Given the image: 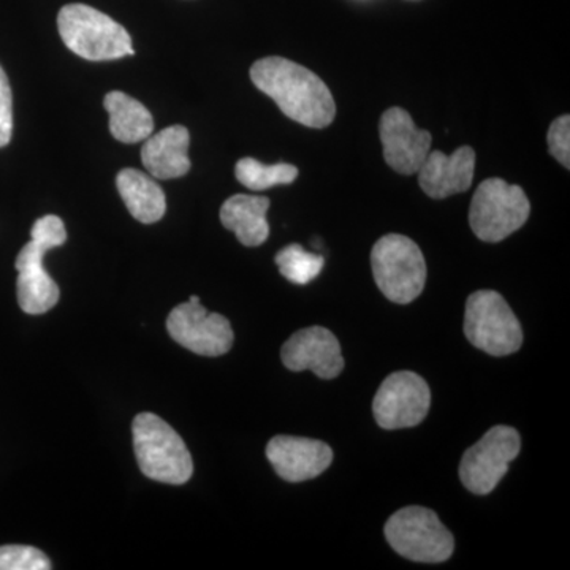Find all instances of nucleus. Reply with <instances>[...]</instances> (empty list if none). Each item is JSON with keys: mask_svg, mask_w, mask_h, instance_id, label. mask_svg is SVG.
I'll return each instance as SVG.
<instances>
[{"mask_svg": "<svg viewBox=\"0 0 570 570\" xmlns=\"http://www.w3.org/2000/svg\"><path fill=\"white\" fill-rule=\"evenodd\" d=\"M530 213V200L520 186L491 178L480 183L472 197L469 224L482 242L499 243L520 230Z\"/></svg>", "mask_w": 570, "mask_h": 570, "instance_id": "423d86ee", "label": "nucleus"}, {"mask_svg": "<svg viewBox=\"0 0 570 570\" xmlns=\"http://www.w3.org/2000/svg\"><path fill=\"white\" fill-rule=\"evenodd\" d=\"M266 459L285 482L316 479L333 461V450L316 439L276 436L266 445Z\"/></svg>", "mask_w": 570, "mask_h": 570, "instance_id": "4468645a", "label": "nucleus"}, {"mask_svg": "<svg viewBox=\"0 0 570 570\" xmlns=\"http://www.w3.org/2000/svg\"><path fill=\"white\" fill-rule=\"evenodd\" d=\"M284 366L302 373L313 371L321 379H335L344 370V356L340 341L324 326L299 330L281 351Z\"/></svg>", "mask_w": 570, "mask_h": 570, "instance_id": "ddd939ff", "label": "nucleus"}, {"mask_svg": "<svg viewBox=\"0 0 570 570\" xmlns=\"http://www.w3.org/2000/svg\"><path fill=\"white\" fill-rule=\"evenodd\" d=\"M371 266L382 294L397 305L414 302L425 288V257L407 236H382L371 250Z\"/></svg>", "mask_w": 570, "mask_h": 570, "instance_id": "39448f33", "label": "nucleus"}, {"mask_svg": "<svg viewBox=\"0 0 570 570\" xmlns=\"http://www.w3.org/2000/svg\"><path fill=\"white\" fill-rule=\"evenodd\" d=\"M475 151L471 146H461L455 153L433 151L428 154L419 170V184L428 197L448 198L466 193L474 181Z\"/></svg>", "mask_w": 570, "mask_h": 570, "instance_id": "2eb2a0df", "label": "nucleus"}, {"mask_svg": "<svg viewBox=\"0 0 570 570\" xmlns=\"http://www.w3.org/2000/svg\"><path fill=\"white\" fill-rule=\"evenodd\" d=\"M51 562L39 549L28 546L0 547V570H48Z\"/></svg>", "mask_w": 570, "mask_h": 570, "instance_id": "4be33fe9", "label": "nucleus"}, {"mask_svg": "<svg viewBox=\"0 0 570 570\" xmlns=\"http://www.w3.org/2000/svg\"><path fill=\"white\" fill-rule=\"evenodd\" d=\"M384 159L401 175L419 174L431 149V134L419 129L403 108H389L379 124Z\"/></svg>", "mask_w": 570, "mask_h": 570, "instance_id": "f8f14e48", "label": "nucleus"}, {"mask_svg": "<svg viewBox=\"0 0 570 570\" xmlns=\"http://www.w3.org/2000/svg\"><path fill=\"white\" fill-rule=\"evenodd\" d=\"M190 135L184 126H171L146 138L141 148V163L156 179L181 178L190 170L187 157Z\"/></svg>", "mask_w": 570, "mask_h": 570, "instance_id": "dca6fc26", "label": "nucleus"}, {"mask_svg": "<svg viewBox=\"0 0 570 570\" xmlns=\"http://www.w3.org/2000/svg\"><path fill=\"white\" fill-rule=\"evenodd\" d=\"M431 406V392L425 379L412 371L390 374L373 401L374 419L384 430L417 426Z\"/></svg>", "mask_w": 570, "mask_h": 570, "instance_id": "9b49d317", "label": "nucleus"}, {"mask_svg": "<svg viewBox=\"0 0 570 570\" xmlns=\"http://www.w3.org/2000/svg\"><path fill=\"white\" fill-rule=\"evenodd\" d=\"M116 187L138 223L154 224L163 219L167 200L163 187L148 175L135 168H124L116 176Z\"/></svg>", "mask_w": 570, "mask_h": 570, "instance_id": "a211bd4d", "label": "nucleus"}, {"mask_svg": "<svg viewBox=\"0 0 570 570\" xmlns=\"http://www.w3.org/2000/svg\"><path fill=\"white\" fill-rule=\"evenodd\" d=\"M250 80L258 91L275 100L292 121L324 129L336 116L328 86L314 71L279 56L261 59L250 67Z\"/></svg>", "mask_w": 570, "mask_h": 570, "instance_id": "f257e3e1", "label": "nucleus"}, {"mask_svg": "<svg viewBox=\"0 0 570 570\" xmlns=\"http://www.w3.org/2000/svg\"><path fill=\"white\" fill-rule=\"evenodd\" d=\"M58 28L66 47L88 61H115L135 52L129 32L119 22L85 3L63 7Z\"/></svg>", "mask_w": 570, "mask_h": 570, "instance_id": "20e7f679", "label": "nucleus"}, {"mask_svg": "<svg viewBox=\"0 0 570 570\" xmlns=\"http://www.w3.org/2000/svg\"><path fill=\"white\" fill-rule=\"evenodd\" d=\"M520 449L521 438L515 428H491L461 459V482L479 497L491 493L508 474L509 464L519 456Z\"/></svg>", "mask_w": 570, "mask_h": 570, "instance_id": "1a4fd4ad", "label": "nucleus"}, {"mask_svg": "<svg viewBox=\"0 0 570 570\" xmlns=\"http://www.w3.org/2000/svg\"><path fill=\"white\" fill-rule=\"evenodd\" d=\"M464 333L472 346L493 356L515 354L523 344L519 318L504 296L494 291H479L469 296Z\"/></svg>", "mask_w": 570, "mask_h": 570, "instance_id": "6e6552de", "label": "nucleus"}, {"mask_svg": "<svg viewBox=\"0 0 570 570\" xmlns=\"http://www.w3.org/2000/svg\"><path fill=\"white\" fill-rule=\"evenodd\" d=\"M276 265L281 275L292 284L306 285L321 275L325 266L322 255L307 253L299 245H288L276 254Z\"/></svg>", "mask_w": 570, "mask_h": 570, "instance_id": "412c9836", "label": "nucleus"}, {"mask_svg": "<svg viewBox=\"0 0 570 570\" xmlns=\"http://www.w3.org/2000/svg\"><path fill=\"white\" fill-rule=\"evenodd\" d=\"M134 450L142 475L183 485L193 478L194 461L181 436L165 420L141 412L132 423Z\"/></svg>", "mask_w": 570, "mask_h": 570, "instance_id": "7ed1b4c3", "label": "nucleus"}, {"mask_svg": "<svg viewBox=\"0 0 570 570\" xmlns=\"http://www.w3.org/2000/svg\"><path fill=\"white\" fill-rule=\"evenodd\" d=\"M549 151L566 168L570 167V116L564 115L551 122L549 134Z\"/></svg>", "mask_w": 570, "mask_h": 570, "instance_id": "5701e85b", "label": "nucleus"}, {"mask_svg": "<svg viewBox=\"0 0 570 570\" xmlns=\"http://www.w3.org/2000/svg\"><path fill=\"white\" fill-rule=\"evenodd\" d=\"M31 242L22 247L14 266L18 269V303L26 314L39 316L48 313L59 302L58 284L43 268V257L52 247L67 242L66 225L61 217L43 216L33 224Z\"/></svg>", "mask_w": 570, "mask_h": 570, "instance_id": "f03ea898", "label": "nucleus"}, {"mask_svg": "<svg viewBox=\"0 0 570 570\" xmlns=\"http://www.w3.org/2000/svg\"><path fill=\"white\" fill-rule=\"evenodd\" d=\"M235 176L247 189L261 193L269 187L294 183L298 178V168L291 164L265 165L253 157H245L236 163Z\"/></svg>", "mask_w": 570, "mask_h": 570, "instance_id": "aec40b11", "label": "nucleus"}, {"mask_svg": "<svg viewBox=\"0 0 570 570\" xmlns=\"http://www.w3.org/2000/svg\"><path fill=\"white\" fill-rule=\"evenodd\" d=\"M268 209L269 198L262 195H234L220 208V223L234 232L242 245L257 247L269 236Z\"/></svg>", "mask_w": 570, "mask_h": 570, "instance_id": "f3484780", "label": "nucleus"}, {"mask_svg": "<svg viewBox=\"0 0 570 570\" xmlns=\"http://www.w3.org/2000/svg\"><path fill=\"white\" fill-rule=\"evenodd\" d=\"M167 330L179 346L204 356L227 354L234 346V330L228 318L209 313L198 296L176 306L167 318Z\"/></svg>", "mask_w": 570, "mask_h": 570, "instance_id": "9d476101", "label": "nucleus"}, {"mask_svg": "<svg viewBox=\"0 0 570 570\" xmlns=\"http://www.w3.org/2000/svg\"><path fill=\"white\" fill-rule=\"evenodd\" d=\"M385 538L401 557L415 562H444L455 550L452 532L433 510L411 505L385 523Z\"/></svg>", "mask_w": 570, "mask_h": 570, "instance_id": "0eeeda50", "label": "nucleus"}, {"mask_svg": "<svg viewBox=\"0 0 570 570\" xmlns=\"http://www.w3.org/2000/svg\"><path fill=\"white\" fill-rule=\"evenodd\" d=\"M13 134V99L6 71L0 67V148L9 145Z\"/></svg>", "mask_w": 570, "mask_h": 570, "instance_id": "b1692460", "label": "nucleus"}, {"mask_svg": "<svg viewBox=\"0 0 570 570\" xmlns=\"http://www.w3.org/2000/svg\"><path fill=\"white\" fill-rule=\"evenodd\" d=\"M110 115V132L116 140L134 145L154 132V119L145 105L121 91L108 92L104 100Z\"/></svg>", "mask_w": 570, "mask_h": 570, "instance_id": "6ab92c4d", "label": "nucleus"}]
</instances>
